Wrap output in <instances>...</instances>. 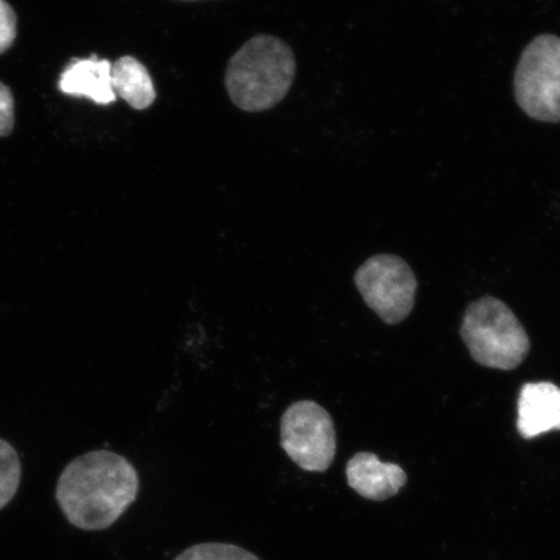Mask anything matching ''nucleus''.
Returning <instances> with one entry per match:
<instances>
[{
    "mask_svg": "<svg viewBox=\"0 0 560 560\" xmlns=\"http://www.w3.org/2000/svg\"><path fill=\"white\" fill-rule=\"evenodd\" d=\"M136 467L120 454L90 452L77 457L61 472L56 501L74 527L103 530L114 525L136 502Z\"/></svg>",
    "mask_w": 560,
    "mask_h": 560,
    "instance_id": "1",
    "label": "nucleus"
},
{
    "mask_svg": "<svg viewBox=\"0 0 560 560\" xmlns=\"http://www.w3.org/2000/svg\"><path fill=\"white\" fill-rule=\"evenodd\" d=\"M295 75L292 48L275 35L258 34L230 59L225 86L237 108L258 114L284 100Z\"/></svg>",
    "mask_w": 560,
    "mask_h": 560,
    "instance_id": "2",
    "label": "nucleus"
},
{
    "mask_svg": "<svg viewBox=\"0 0 560 560\" xmlns=\"http://www.w3.org/2000/svg\"><path fill=\"white\" fill-rule=\"evenodd\" d=\"M460 336L475 362L489 369L514 370L530 350L528 334L513 311L490 296L467 307Z\"/></svg>",
    "mask_w": 560,
    "mask_h": 560,
    "instance_id": "3",
    "label": "nucleus"
},
{
    "mask_svg": "<svg viewBox=\"0 0 560 560\" xmlns=\"http://www.w3.org/2000/svg\"><path fill=\"white\" fill-rule=\"evenodd\" d=\"M515 100L525 115L560 122V38L541 34L524 48L514 79Z\"/></svg>",
    "mask_w": 560,
    "mask_h": 560,
    "instance_id": "4",
    "label": "nucleus"
},
{
    "mask_svg": "<svg viewBox=\"0 0 560 560\" xmlns=\"http://www.w3.org/2000/svg\"><path fill=\"white\" fill-rule=\"evenodd\" d=\"M280 445L301 470L327 471L336 455L331 416L314 401L292 404L280 419Z\"/></svg>",
    "mask_w": 560,
    "mask_h": 560,
    "instance_id": "5",
    "label": "nucleus"
},
{
    "mask_svg": "<svg viewBox=\"0 0 560 560\" xmlns=\"http://www.w3.org/2000/svg\"><path fill=\"white\" fill-rule=\"evenodd\" d=\"M354 284L370 310L385 324H401L415 307L417 278L401 257L377 255L369 258L357 270Z\"/></svg>",
    "mask_w": 560,
    "mask_h": 560,
    "instance_id": "6",
    "label": "nucleus"
},
{
    "mask_svg": "<svg viewBox=\"0 0 560 560\" xmlns=\"http://www.w3.org/2000/svg\"><path fill=\"white\" fill-rule=\"evenodd\" d=\"M347 480L354 492L371 501H385L400 492L408 481L402 468L382 462L377 455L361 452L349 459Z\"/></svg>",
    "mask_w": 560,
    "mask_h": 560,
    "instance_id": "7",
    "label": "nucleus"
},
{
    "mask_svg": "<svg viewBox=\"0 0 560 560\" xmlns=\"http://www.w3.org/2000/svg\"><path fill=\"white\" fill-rule=\"evenodd\" d=\"M517 431L525 440L560 431V388L555 383L524 384L517 400Z\"/></svg>",
    "mask_w": 560,
    "mask_h": 560,
    "instance_id": "8",
    "label": "nucleus"
},
{
    "mask_svg": "<svg viewBox=\"0 0 560 560\" xmlns=\"http://www.w3.org/2000/svg\"><path fill=\"white\" fill-rule=\"evenodd\" d=\"M61 93L74 97H88L100 105H109L117 101L112 86V62L100 60L96 55L89 59H74L69 62L60 75Z\"/></svg>",
    "mask_w": 560,
    "mask_h": 560,
    "instance_id": "9",
    "label": "nucleus"
},
{
    "mask_svg": "<svg viewBox=\"0 0 560 560\" xmlns=\"http://www.w3.org/2000/svg\"><path fill=\"white\" fill-rule=\"evenodd\" d=\"M112 86L131 108L144 110L156 101L149 70L135 56H122L112 65Z\"/></svg>",
    "mask_w": 560,
    "mask_h": 560,
    "instance_id": "10",
    "label": "nucleus"
},
{
    "mask_svg": "<svg viewBox=\"0 0 560 560\" xmlns=\"http://www.w3.org/2000/svg\"><path fill=\"white\" fill-rule=\"evenodd\" d=\"M21 482L19 454L9 441L0 439V510L16 495Z\"/></svg>",
    "mask_w": 560,
    "mask_h": 560,
    "instance_id": "11",
    "label": "nucleus"
},
{
    "mask_svg": "<svg viewBox=\"0 0 560 560\" xmlns=\"http://www.w3.org/2000/svg\"><path fill=\"white\" fill-rule=\"evenodd\" d=\"M174 560H261L240 546L207 542L191 546Z\"/></svg>",
    "mask_w": 560,
    "mask_h": 560,
    "instance_id": "12",
    "label": "nucleus"
},
{
    "mask_svg": "<svg viewBox=\"0 0 560 560\" xmlns=\"http://www.w3.org/2000/svg\"><path fill=\"white\" fill-rule=\"evenodd\" d=\"M18 35V18L12 7L0 0V54L12 47Z\"/></svg>",
    "mask_w": 560,
    "mask_h": 560,
    "instance_id": "13",
    "label": "nucleus"
},
{
    "mask_svg": "<svg viewBox=\"0 0 560 560\" xmlns=\"http://www.w3.org/2000/svg\"><path fill=\"white\" fill-rule=\"evenodd\" d=\"M15 125V101L12 91L0 82V137L10 136Z\"/></svg>",
    "mask_w": 560,
    "mask_h": 560,
    "instance_id": "14",
    "label": "nucleus"
},
{
    "mask_svg": "<svg viewBox=\"0 0 560 560\" xmlns=\"http://www.w3.org/2000/svg\"><path fill=\"white\" fill-rule=\"evenodd\" d=\"M184 2H196V0H184Z\"/></svg>",
    "mask_w": 560,
    "mask_h": 560,
    "instance_id": "15",
    "label": "nucleus"
}]
</instances>
